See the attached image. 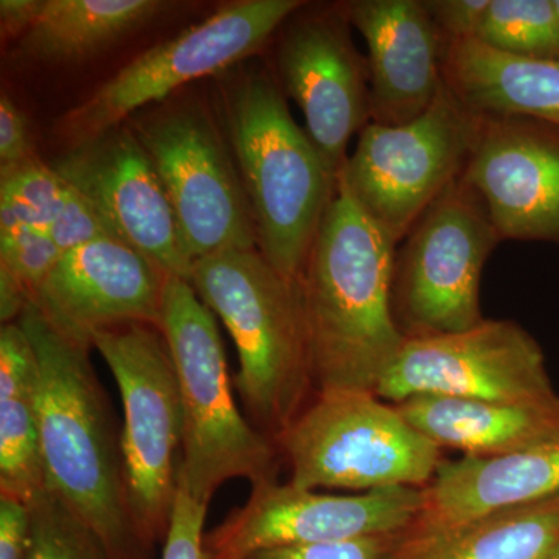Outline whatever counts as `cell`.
<instances>
[{
  "label": "cell",
  "instance_id": "cell-23",
  "mask_svg": "<svg viewBox=\"0 0 559 559\" xmlns=\"http://www.w3.org/2000/svg\"><path fill=\"white\" fill-rule=\"evenodd\" d=\"M559 546V498L444 528H411L389 559H543Z\"/></svg>",
  "mask_w": 559,
  "mask_h": 559
},
{
  "label": "cell",
  "instance_id": "cell-19",
  "mask_svg": "<svg viewBox=\"0 0 559 559\" xmlns=\"http://www.w3.org/2000/svg\"><path fill=\"white\" fill-rule=\"evenodd\" d=\"M412 528H444L559 498V439L502 457L443 460Z\"/></svg>",
  "mask_w": 559,
  "mask_h": 559
},
{
  "label": "cell",
  "instance_id": "cell-26",
  "mask_svg": "<svg viewBox=\"0 0 559 559\" xmlns=\"http://www.w3.org/2000/svg\"><path fill=\"white\" fill-rule=\"evenodd\" d=\"M69 183L33 157L0 170V231L32 227L49 231L60 215Z\"/></svg>",
  "mask_w": 559,
  "mask_h": 559
},
{
  "label": "cell",
  "instance_id": "cell-38",
  "mask_svg": "<svg viewBox=\"0 0 559 559\" xmlns=\"http://www.w3.org/2000/svg\"><path fill=\"white\" fill-rule=\"evenodd\" d=\"M555 7H557L558 13H559V0H555Z\"/></svg>",
  "mask_w": 559,
  "mask_h": 559
},
{
  "label": "cell",
  "instance_id": "cell-37",
  "mask_svg": "<svg viewBox=\"0 0 559 559\" xmlns=\"http://www.w3.org/2000/svg\"><path fill=\"white\" fill-rule=\"evenodd\" d=\"M543 559H559V546L555 547V549L549 551Z\"/></svg>",
  "mask_w": 559,
  "mask_h": 559
},
{
  "label": "cell",
  "instance_id": "cell-15",
  "mask_svg": "<svg viewBox=\"0 0 559 559\" xmlns=\"http://www.w3.org/2000/svg\"><path fill=\"white\" fill-rule=\"evenodd\" d=\"M51 168L97 207L119 240L168 278L190 282L191 263L167 191L132 128L117 127L73 145Z\"/></svg>",
  "mask_w": 559,
  "mask_h": 559
},
{
  "label": "cell",
  "instance_id": "cell-1",
  "mask_svg": "<svg viewBox=\"0 0 559 559\" xmlns=\"http://www.w3.org/2000/svg\"><path fill=\"white\" fill-rule=\"evenodd\" d=\"M396 245L337 179L299 285L318 392H373L403 348L393 314Z\"/></svg>",
  "mask_w": 559,
  "mask_h": 559
},
{
  "label": "cell",
  "instance_id": "cell-27",
  "mask_svg": "<svg viewBox=\"0 0 559 559\" xmlns=\"http://www.w3.org/2000/svg\"><path fill=\"white\" fill-rule=\"evenodd\" d=\"M28 507L32 546L27 559H112L100 538L49 489Z\"/></svg>",
  "mask_w": 559,
  "mask_h": 559
},
{
  "label": "cell",
  "instance_id": "cell-30",
  "mask_svg": "<svg viewBox=\"0 0 559 559\" xmlns=\"http://www.w3.org/2000/svg\"><path fill=\"white\" fill-rule=\"evenodd\" d=\"M207 506H202L190 495L178 476V495L173 509L170 528L164 540L162 559H209L205 551V516Z\"/></svg>",
  "mask_w": 559,
  "mask_h": 559
},
{
  "label": "cell",
  "instance_id": "cell-2",
  "mask_svg": "<svg viewBox=\"0 0 559 559\" xmlns=\"http://www.w3.org/2000/svg\"><path fill=\"white\" fill-rule=\"evenodd\" d=\"M39 366L38 415L46 487L100 538L112 559H150L128 502L121 432L92 367L31 305L20 319Z\"/></svg>",
  "mask_w": 559,
  "mask_h": 559
},
{
  "label": "cell",
  "instance_id": "cell-14",
  "mask_svg": "<svg viewBox=\"0 0 559 559\" xmlns=\"http://www.w3.org/2000/svg\"><path fill=\"white\" fill-rule=\"evenodd\" d=\"M300 10L280 44V83L304 114L316 148L341 175L349 139L371 121L369 64L353 44L344 5Z\"/></svg>",
  "mask_w": 559,
  "mask_h": 559
},
{
  "label": "cell",
  "instance_id": "cell-13",
  "mask_svg": "<svg viewBox=\"0 0 559 559\" xmlns=\"http://www.w3.org/2000/svg\"><path fill=\"white\" fill-rule=\"evenodd\" d=\"M423 503V488L337 496L261 481L245 506L205 533V551L209 559H248L277 547L400 535L417 524Z\"/></svg>",
  "mask_w": 559,
  "mask_h": 559
},
{
  "label": "cell",
  "instance_id": "cell-29",
  "mask_svg": "<svg viewBox=\"0 0 559 559\" xmlns=\"http://www.w3.org/2000/svg\"><path fill=\"white\" fill-rule=\"evenodd\" d=\"M49 235L62 253L102 238H117L116 231L97 207L79 190L69 186L64 204L53 221ZM121 241V240H120Z\"/></svg>",
  "mask_w": 559,
  "mask_h": 559
},
{
  "label": "cell",
  "instance_id": "cell-6",
  "mask_svg": "<svg viewBox=\"0 0 559 559\" xmlns=\"http://www.w3.org/2000/svg\"><path fill=\"white\" fill-rule=\"evenodd\" d=\"M275 444L288 460V484L300 489L425 488L443 462V450L395 404L364 390L316 393Z\"/></svg>",
  "mask_w": 559,
  "mask_h": 559
},
{
  "label": "cell",
  "instance_id": "cell-9",
  "mask_svg": "<svg viewBox=\"0 0 559 559\" xmlns=\"http://www.w3.org/2000/svg\"><path fill=\"white\" fill-rule=\"evenodd\" d=\"M502 241L487 205L460 175L419 216L393 266V314L406 337L479 325L481 272Z\"/></svg>",
  "mask_w": 559,
  "mask_h": 559
},
{
  "label": "cell",
  "instance_id": "cell-21",
  "mask_svg": "<svg viewBox=\"0 0 559 559\" xmlns=\"http://www.w3.org/2000/svg\"><path fill=\"white\" fill-rule=\"evenodd\" d=\"M444 83L481 117H525L559 128V60L525 58L477 39L447 47Z\"/></svg>",
  "mask_w": 559,
  "mask_h": 559
},
{
  "label": "cell",
  "instance_id": "cell-10",
  "mask_svg": "<svg viewBox=\"0 0 559 559\" xmlns=\"http://www.w3.org/2000/svg\"><path fill=\"white\" fill-rule=\"evenodd\" d=\"M132 131L150 154L194 261L257 249L255 223L230 145L200 106H176Z\"/></svg>",
  "mask_w": 559,
  "mask_h": 559
},
{
  "label": "cell",
  "instance_id": "cell-32",
  "mask_svg": "<svg viewBox=\"0 0 559 559\" xmlns=\"http://www.w3.org/2000/svg\"><path fill=\"white\" fill-rule=\"evenodd\" d=\"M447 47L457 40L476 39L489 0H423Z\"/></svg>",
  "mask_w": 559,
  "mask_h": 559
},
{
  "label": "cell",
  "instance_id": "cell-33",
  "mask_svg": "<svg viewBox=\"0 0 559 559\" xmlns=\"http://www.w3.org/2000/svg\"><path fill=\"white\" fill-rule=\"evenodd\" d=\"M27 117L5 94L0 98V168L33 159Z\"/></svg>",
  "mask_w": 559,
  "mask_h": 559
},
{
  "label": "cell",
  "instance_id": "cell-22",
  "mask_svg": "<svg viewBox=\"0 0 559 559\" xmlns=\"http://www.w3.org/2000/svg\"><path fill=\"white\" fill-rule=\"evenodd\" d=\"M39 366L17 323L0 330V496L31 503L46 489L38 415Z\"/></svg>",
  "mask_w": 559,
  "mask_h": 559
},
{
  "label": "cell",
  "instance_id": "cell-5",
  "mask_svg": "<svg viewBox=\"0 0 559 559\" xmlns=\"http://www.w3.org/2000/svg\"><path fill=\"white\" fill-rule=\"evenodd\" d=\"M162 331L170 347L183 412L178 476L207 506L226 481L274 480L277 444L235 403L215 314L189 280L168 278Z\"/></svg>",
  "mask_w": 559,
  "mask_h": 559
},
{
  "label": "cell",
  "instance_id": "cell-35",
  "mask_svg": "<svg viewBox=\"0 0 559 559\" xmlns=\"http://www.w3.org/2000/svg\"><path fill=\"white\" fill-rule=\"evenodd\" d=\"M43 0H2L0 2V25L7 38L24 36L35 24Z\"/></svg>",
  "mask_w": 559,
  "mask_h": 559
},
{
  "label": "cell",
  "instance_id": "cell-16",
  "mask_svg": "<svg viewBox=\"0 0 559 559\" xmlns=\"http://www.w3.org/2000/svg\"><path fill=\"white\" fill-rule=\"evenodd\" d=\"M463 179L480 194L502 240L559 245V128L484 117Z\"/></svg>",
  "mask_w": 559,
  "mask_h": 559
},
{
  "label": "cell",
  "instance_id": "cell-18",
  "mask_svg": "<svg viewBox=\"0 0 559 559\" xmlns=\"http://www.w3.org/2000/svg\"><path fill=\"white\" fill-rule=\"evenodd\" d=\"M369 47L370 116L384 127L425 114L444 84L447 44L423 0L342 3Z\"/></svg>",
  "mask_w": 559,
  "mask_h": 559
},
{
  "label": "cell",
  "instance_id": "cell-36",
  "mask_svg": "<svg viewBox=\"0 0 559 559\" xmlns=\"http://www.w3.org/2000/svg\"><path fill=\"white\" fill-rule=\"evenodd\" d=\"M32 305L24 286L9 271L0 267V320L2 325L20 322L22 314Z\"/></svg>",
  "mask_w": 559,
  "mask_h": 559
},
{
  "label": "cell",
  "instance_id": "cell-3",
  "mask_svg": "<svg viewBox=\"0 0 559 559\" xmlns=\"http://www.w3.org/2000/svg\"><path fill=\"white\" fill-rule=\"evenodd\" d=\"M227 138L257 231V249L299 282L334 193L336 175L290 116L270 73L249 72L226 94Z\"/></svg>",
  "mask_w": 559,
  "mask_h": 559
},
{
  "label": "cell",
  "instance_id": "cell-12",
  "mask_svg": "<svg viewBox=\"0 0 559 559\" xmlns=\"http://www.w3.org/2000/svg\"><path fill=\"white\" fill-rule=\"evenodd\" d=\"M400 404L414 396L536 403L557 399L538 341L511 320L459 333L406 337L374 390Z\"/></svg>",
  "mask_w": 559,
  "mask_h": 559
},
{
  "label": "cell",
  "instance_id": "cell-28",
  "mask_svg": "<svg viewBox=\"0 0 559 559\" xmlns=\"http://www.w3.org/2000/svg\"><path fill=\"white\" fill-rule=\"evenodd\" d=\"M62 255L49 231L32 227L0 231V267L24 286L32 304Z\"/></svg>",
  "mask_w": 559,
  "mask_h": 559
},
{
  "label": "cell",
  "instance_id": "cell-7",
  "mask_svg": "<svg viewBox=\"0 0 559 559\" xmlns=\"http://www.w3.org/2000/svg\"><path fill=\"white\" fill-rule=\"evenodd\" d=\"M91 344L120 389L128 502L140 538L153 549L167 538L178 495L183 412L175 360L164 331L148 323L97 331Z\"/></svg>",
  "mask_w": 559,
  "mask_h": 559
},
{
  "label": "cell",
  "instance_id": "cell-20",
  "mask_svg": "<svg viewBox=\"0 0 559 559\" xmlns=\"http://www.w3.org/2000/svg\"><path fill=\"white\" fill-rule=\"evenodd\" d=\"M395 406L441 450L451 448L468 457H502L559 439V396L500 403L425 395Z\"/></svg>",
  "mask_w": 559,
  "mask_h": 559
},
{
  "label": "cell",
  "instance_id": "cell-4",
  "mask_svg": "<svg viewBox=\"0 0 559 559\" xmlns=\"http://www.w3.org/2000/svg\"><path fill=\"white\" fill-rule=\"evenodd\" d=\"M190 283L235 342V385L250 421L275 441L314 385L299 282L249 249L194 261Z\"/></svg>",
  "mask_w": 559,
  "mask_h": 559
},
{
  "label": "cell",
  "instance_id": "cell-25",
  "mask_svg": "<svg viewBox=\"0 0 559 559\" xmlns=\"http://www.w3.org/2000/svg\"><path fill=\"white\" fill-rule=\"evenodd\" d=\"M476 39L518 57L559 60L555 0H489Z\"/></svg>",
  "mask_w": 559,
  "mask_h": 559
},
{
  "label": "cell",
  "instance_id": "cell-31",
  "mask_svg": "<svg viewBox=\"0 0 559 559\" xmlns=\"http://www.w3.org/2000/svg\"><path fill=\"white\" fill-rule=\"evenodd\" d=\"M400 535L366 536L259 551L248 559H389Z\"/></svg>",
  "mask_w": 559,
  "mask_h": 559
},
{
  "label": "cell",
  "instance_id": "cell-17",
  "mask_svg": "<svg viewBox=\"0 0 559 559\" xmlns=\"http://www.w3.org/2000/svg\"><path fill=\"white\" fill-rule=\"evenodd\" d=\"M168 277L139 250L102 238L61 257L33 305L64 336L92 347L97 331L124 323L162 330Z\"/></svg>",
  "mask_w": 559,
  "mask_h": 559
},
{
  "label": "cell",
  "instance_id": "cell-34",
  "mask_svg": "<svg viewBox=\"0 0 559 559\" xmlns=\"http://www.w3.org/2000/svg\"><path fill=\"white\" fill-rule=\"evenodd\" d=\"M32 546L28 503L0 496V559H27Z\"/></svg>",
  "mask_w": 559,
  "mask_h": 559
},
{
  "label": "cell",
  "instance_id": "cell-11",
  "mask_svg": "<svg viewBox=\"0 0 559 559\" xmlns=\"http://www.w3.org/2000/svg\"><path fill=\"white\" fill-rule=\"evenodd\" d=\"M301 0H238L151 47L69 112L62 131L79 145L121 127L135 110L165 100L183 84L229 69L264 46Z\"/></svg>",
  "mask_w": 559,
  "mask_h": 559
},
{
  "label": "cell",
  "instance_id": "cell-24",
  "mask_svg": "<svg viewBox=\"0 0 559 559\" xmlns=\"http://www.w3.org/2000/svg\"><path fill=\"white\" fill-rule=\"evenodd\" d=\"M167 7L159 0H43L20 51L33 61H80L138 31Z\"/></svg>",
  "mask_w": 559,
  "mask_h": 559
},
{
  "label": "cell",
  "instance_id": "cell-8",
  "mask_svg": "<svg viewBox=\"0 0 559 559\" xmlns=\"http://www.w3.org/2000/svg\"><path fill=\"white\" fill-rule=\"evenodd\" d=\"M481 120L444 83L418 119L399 127L370 121L340 178L359 207L399 245L465 170Z\"/></svg>",
  "mask_w": 559,
  "mask_h": 559
}]
</instances>
